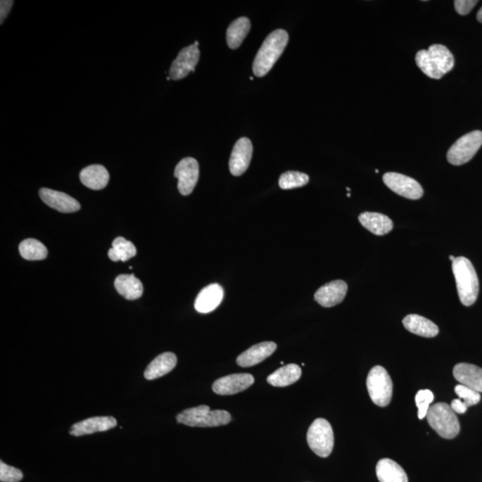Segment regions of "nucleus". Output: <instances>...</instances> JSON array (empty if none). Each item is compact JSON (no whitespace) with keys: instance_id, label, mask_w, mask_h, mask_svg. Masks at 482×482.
I'll use <instances>...</instances> for the list:
<instances>
[{"instance_id":"nucleus-1","label":"nucleus","mask_w":482,"mask_h":482,"mask_svg":"<svg viewBox=\"0 0 482 482\" xmlns=\"http://www.w3.org/2000/svg\"><path fill=\"white\" fill-rule=\"evenodd\" d=\"M288 42V34L284 30H276L267 36L253 63V72L257 77H264L271 71Z\"/></svg>"},{"instance_id":"nucleus-2","label":"nucleus","mask_w":482,"mask_h":482,"mask_svg":"<svg viewBox=\"0 0 482 482\" xmlns=\"http://www.w3.org/2000/svg\"><path fill=\"white\" fill-rule=\"evenodd\" d=\"M415 61L424 74L436 80L443 77L455 65L454 56L447 46L440 44L431 45L428 49L418 51Z\"/></svg>"},{"instance_id":"nucleus-3","label":"nucleus","mask_w":482,"mask_h":482,"mask_svg":"<svg viewBox=\"0 0 482 482\" xmlns=\"http://www.w3.org/2000/svg\"><path fill=\"white\" fill-rule=\"evenodd\" d=\"M452 270L461 303L470 307L476 302L480 289L476 271L471 262L464 257L455 258L452 262Z\"/></svg>"},{"instance_id":"nucleus-4","label":"nucleus","mask_w":482,"mask_h":482,"mask_svg":"<svg viewBox=\"0 0 482 482\" xmlns=\"http://www.w3.org/2000/svg\"><path fill=\"white\" fill-rule=\"evenodd\" d=\"M179 424L191 427H217L230 423V413L224 410H211L208 405L186 409L177 415Z\"/></svg>"},{"instance_id":"nucleus-5","label":"nucleus","mask_w":482,"mask_h":482,"mask_svg":"<svg viewBox=\"0 0 482 482\" xmlns=\"http://www.w3.org/2000/svg\"><path fill=\"white\" fill-rule=\"evenodd\" d=\"M426 417L431 427L442 438L451 440L459 433V421L450 405L438 403L432 405Z\"/></svg>"},{"instance_id":"nucleus-6","label":"nucleus","mask_w":482,"mask_h":482,"mask_svg":"<svg viewBox=\"0 0 482 482\" xmlns=\"http://www.w3.org/2000/svg\"><path fill=\"white\" fill-rule=\"evenodd\" d=\"M367 390L371 400L378 407H387L393 394V383L386 369L377 365L369 372Z\"/></svg>"},{"instance_id":"nucleus-7","label":"nucleus","mask_w":482,"mask_h":482,"mask_svg":"<svg viewBox=\"0 0 482 482\" xmlns=\"http://www.w3.org/2000/svg\"><path fill=\"white\" fill-rule=\"evenodd\" d=\"M309 448L318 457H328L334 447L331 425L325 419H317L309 427L307 436Z\"/></svg>"},{"instance_id":"nucleus-8","label":"nucleus","mask_w":482,"mask_h":482,"mask_svg":"<svg viewBox=\"0 0 482 482\" xmlns=\"http://www.w3.org/2000/svg\"><path fill=\"white\" fill-rule=\"evenodd\" d=\"M482 145V132L474 131L458 139L448 152V161L453 165L467 164Z\"/></svg>"},{"instance_id":"nucleus-9","label":"nucleus","mask_w":482,"mask_h":482,"mask_svg":"<svg viewBox=\"0 0 482 482\" xmlns=\"http://www.w3.org/2000/svg\"><path fill=\"white\" fill-rule=\"evenodd\" d=\"M383 182L388 189L401 197L417 201L424 196L423 187L409 176L398 172H387L383 175Z\"/></svg>"},{"instance_id":"nucleus-10","label":"nucleus","mask_w":482,"mask_h":482,"mask_svg":"<svg viewBox=\"0 0 482 482\" xmlns=\"http://www.w3.org/2000/svg\"><path fill=\"white\" fill-rule=\"evenodd\" d=\"M201 58L198 46L189 45L179 51L177 58L172 62L169 76L174 81L182 80L194 72Z\"/></svg>"},{"instance_id":"nucleus-11","label":"nucleus","mask_w":482,"mask_h":482,"mask_svg":"<svg viewBox=\"0 0 482 482\" xmlns=\"http://www.w3.org/2000/svg\"><path fill=\"white\" fill-rule=\"evenodd\" d=\"M175 177L178 179V189L184 196L191 194L199 177V165L193 158H186L179 162L175 170Z\"/></svg>"},{"instance_id":"nucleus-12","label":"nucleus","mask_w":482,"mask_h":482,"mask_svg":"<svg viewBox=\"0 0 482 482\" xmlns=\"http://www.w3.org/2000/svg\"><path fill=\"white\" fill-rule=\"evenodd\" d=\"M254 382L255 379L251 374H231L215 381L213 384V391L222 395H234L247 390Z\"/></svg>"},{"instance_id":"nucleus-13","label":"nucleus","mask_w":482,"mask_h":482,"mask_svg":"<svg viewBox=\"0 0 482 482\" xmlns=\"http://www.w3.org/2000/svg\"><path fill=\"white\" fill-rule=\"evenodd\" d=\"M39 194L46 205L56 211L68 214V213L77 212L81 209L80 203L66 193L42 188L39 189Z\"/></svg>"},{"instance_id":"nucleus-14","label":"nucleus","mask_w":482,"mask_h":482,"mask_svg":"<svg viewBox=\"0 0 482 482\" xmlns=\"http://www.w3.org/2000/svg\"><path fill=\"white\" fill-rule=\"evenodd\" d=\"M253 155V145L248 138L239 139L232 152L229 167L231 174L241 176L248 170Z\"/></svg>"},{"instance_id":"nucleus-15","label":"nucleus","mask_w":482,"mask_h":482,"mask_svg":"<svg viewBox=\"0 0 482 482\" xmlns=\"http://www.w3.org/2000/svg\"><path fill=\"white\" fill-rule=\"evenodd\" d=\"M347 292L348 284L344 281H334L319 288L315 299L322 307H332L344 300Z\"/></svg>"},{"instance_id":"nucleus-16","label":"nucleus","mask_w":482,"mask_h":482,"mask_svg":"<svg viewBox=\"0 0 482 482\" xmlns=\"http://www.w3.org/2000/svg\"><path fill=\"white\" fill-rule=\"evenodd\" d=\"M116 425H118V421L112 417H92L72 425L70 434L72 436L81 437L96 433V432L111 430Z\"/></svg>"},{"instance_id":"nucleus-17","label":"nucleus","mask_w":482,"mask_h":482,"mask_svg":"<svg viewBox=\"0 0 482 482\" xmlns=\"http://www.w3.org/2000/svg\"><path fill=\"white\" fill-rule=\"evenodd\" d=\"M277 345L274 342L265 341L253 345L237 358V364L241 367H251L262 363L274 353Z\"/></svg>"},{"instance_id":"nucleus-18","label":"nucleus","mask_w":482,"mask_h":482,"mask_svg":"<svg viewBox=\"0 0 482 482\" xmlns=\"http://www.w3.org/2000/svg\"><path fill=\"white\" fill-rule=\"evenodd\" d=\"M224 298V288L219 284L208 285L202 289L195 301V309L201 314L215 310Z\"/></svg>"},{"instance_id":"nucleus-19","label":"nucleus","mask_w":482,"mask_h":482,"mask_svg":"<svg viewBox=\"0 0 482 482\" xmlns=\"http://www.w3.org/2000/svg\"><path fill=\"white\" fill-rule=\"evenodd\" d=\"M455 380L462 385L481 393L482 392V369L476 365L461 363L455 365L453 371Z\"/></svg>"},{"instance_id":"nucleus-20","label":"nucleus","mask_w":482,"mask_h":482,"mask_svg":"<svg viewBox=\"0 0 482 482\" xmlns=\"http://www.w3.org/2000/svg\"><path fill=\"white\" fill-rule=\"evenodd\" d=\"M359 222L372 234L383 236L393 230V222L380 213L364 212L359 215Z\"/></svg>"},{"instance_id":"nucleus-21","label":"nucleus","mask_w":482,"mask_h":482,"mask_svg":"<svg viewBox=\"0 0 482 482\" xmlns=\"http://www.w3.org/2000/svg\"><path fill=\"white\" fill-rule=\"evenodd\" d=\"M109 172L104 166L92 165L82 169L80 174L82 184L93 191H101L108 184Z\"/></svg>"},{"instance_id":"nucleus-22","label":"nucleus","mask_w":482,"mask_h":482,"mask_svg":"<svg viewBox=\"0 0 482 482\" xmlns=\"http://www.w3.org/2000/svg\"><path fill=\"white\" fill-rule=\"evenodd\" d=\"M176 364H177V357L172 352H166V353L159 355L149 364L144 372V376L148 381L156 380L174 370Z\"/></svg>"},{"instance_id":"nucleus-23","label":"nucleus","mask_w":482,"mask_h":482,"mask_svg":"<svg viewBox=\"0 0 482 482\" xmlns=\"http://www.w3.org/2000/svg\"><path fill=\"white\" fill-rule=\"evenodd\" d=\"M408 331L424 338H434L438 334V328L434 322L418 315H409L403 320Z\"/></svg>"},{"instance_id":"nucleus-24","label":"nucleus","mask_w":482,"mask_h":482,"mask_svg":"<svg viewBox=\"0 0 482 482\" xmlns=\"http://www.w3.org/2000/svg\"><path fill=\"white\" fill-rule=\"evenodd\" d=\"M376 475L380 482H408L404 469L388 458L378 462Z\"/></svg>"},{"instance_id":"nucleus-25","label":"nucleus","mask_w":482,"mask_h":482,"mask_svg":"<svg viewBox=\"0 0 482 482\" xmlns=\"http://www.w3.org/2000/svg\"><path fill=\"white\" fill-rule=\"evenodd\" d=\"M115 287L120 295L128 299L135 300L143 294V285L134 274L119 275L115 281Z\"/></svg>"},{"instance_id":"nucleus-26","label":"nucleus","mask_w":482,"mask_h":482,"mask_svg":"<svg viewBox=\"0 0 482 482\" xmlns=\"http://www.w3.org/2000/svg\"><path fill=\"white\" fill-rule=\"evenodd\" d=\"M301 369L298 364L285 365L272 372L267 378L268 383L274 387H287L297 382L301 377Z\"/></svg>"},{"instance_id":"nucleus-27","label":"nucleus","mask_w":482,"mask_h":482,"mask_svg":"<svg viewBox=\"0 0 482 482\" xmlns=\"http://www.w3.org/2000/svg\"><path fill=\"white\" fill-rule=\"evenodd\" d=\"M251 23L247 18H239L231 23L226 33V39L229 48L232 49H238L242 44L249 31H250Z\"/></svg>"},{"instance_id":"nucleus-28","label":"nucleus","mask_w":482,"mask_h":482,"mask_svg":"<svg viewBox=\"0 0 482 482\" xmlns=\"http://www.w3.org/2000/svg\"><path fill=\"white\" fill-rule=\"evenodd\" d=\"M112 245L113 248L108 251V258L114 262L127 261L134 258L137 253L134 244L122 237L116 238Z\"/></svg>"},{"instance_id":"nucleus-29","label":"nucleus","mask_w":482,"mask_h":482,"mask_svg":"<svg viewBox=\"0 0 482 482\" xmlns=\"http://www.w3.org/2000/svg\"><path fill=\"white\" fill-rule=\"evenodd\" d=\"M20 254L26 260H43L48 257V249L34 239H25L19 246Z\"/></svg>"},{"instance_id":"nucleus-30","label":"nucleus","mask_w":482,"mask_h":482,"mask_svg":"<svg viewBox=\"0 0 482 482\" xmlns=\"http://www.w3.org/2000/svg\"><path fill=\"white\" fill-rule=\"evenodd\" d=\"M309 182V176L303 172L288 171L284 172L279 179V186L282 189H292L303 187Z\"/></svg>"},{"instance_id":"nucleus-31","label":"nucleus","mask_w":482,"mask_h":482,"mask_svg":"<svg viewBox=\"0 0 482 482\" xmlns=\"http://www.w3.org/2000/svg\"><path fill=\"white\" fill-rule=\"evenodd\" d=\"M434 400V395L431 391L421 390L415 395V404L418 408V418L423 420L426 417L430 405Z\"/></svg>"},{"instance_id":"nucleus-32","label":"nucleus","mask_w":482,"mask_h":482,"mask_svg":"<svg viewBox=\"0 0 482 482\" xmlns=\"http://www.w3.org/2000/svg\"><path fill=\"white\" fill-rule=\"evenodd\" d=\"M455 392L459 397V400L463 401L468 407H473L481 401L480 393L467 386L462 384L455 386Z\"/></svg>"},{"instance_id":"nucleus-33","label":"nucleus","mask_w":482,"mask_h":482,"mask_svg":"<svg viewBox=\"0 0 482 482\" xmlns=\"http://www.w3.org/2000/svg\"><path fill=\"white\" fill-rule=\"evenodd\" d=\"M23 473L18 468L0 462V481L1 482H19L23 480Z\"/></svg>"},{"instance_id":"nucleus-34","label":"nucleus","mask_w":482,"mask_h":482,"mask_svg":"<svg viewBox=\"0 0 482 482\" xmlns=\"http://www.w3.org/2000/svg\"><path fill=\"white\" fill-rule=\"evenodd\" d=\"M477 3L476 0H457L454 4L458 14L467 15L476 6Z\"/></svg>"},{"instance_id":"nucleus-35","label":"nucleus","mask_w":482,"mask_h":482,"mask_svg":"<svg viewBox=\"0 0 482 482\" xmlns=\"http://www.w3.org/2000/svg\"><path fill=\"white\" fill-rule=\"evenodd\" d=\"M450 407L455 414H464L467 410V405L460 400H455L451 402Z\"/></svg>"},{"instance_id":"nucleus-36","label":"nucleus","mask_w":482,"mask_h":482,"mask_svg":"<svg viewBox=\"0 0 482 482\" xmlns=\"http://www.w3.org/2000/svg\"><path fill=\"white\" fill-rule=\"evenodd\" d=\"M13 1H1V12H0V18H1V23L4 22V20L8 16L10 10H11L13 6Z\"/></svg>"},{"instance_id":"nucleus-37","label":"nucleus","mask_w":482,"mask_h":482,"mask_svg":"<svg viewBox=\"0 0 482 482\" xmlns=\"http://www.w3.org/2000/svg\"><path fill=\"white\" fill-rule=\"evenodd\" d=\"M477 20L478 22L482 23V6L480 10H478V14H477Z\"/></svg>"},{"instance_id":"nucleus-38","label":"nucleus","mask_w":482,"mask_h":482,"mask_svg":"<svg viewBox=\"0 0 482 482\" xmlns=\"http://www.w3.org/2000/svg\"><path fill=\"white\" fill-rule=\"evenodd\" d=\"M450 259L452 262H453L455 260V258L454 257V255H450Z\"/></svg>"},{"instance_id":"nucleus-39","label":"nucleus","mask_w":482,"mask_h":482,"mask_svg":"<svg viewBox=\"0 0 482 482\" xmlns=\"http://www.w3.org/2000/svg\"><path fill=\"white\" fill-rule=\"evenodd\" d=\"M198 44H199L198 42H195V43H194V45H195V46H198Z\"/></svg>"}]
</instances>
